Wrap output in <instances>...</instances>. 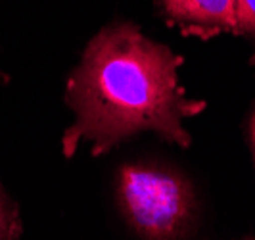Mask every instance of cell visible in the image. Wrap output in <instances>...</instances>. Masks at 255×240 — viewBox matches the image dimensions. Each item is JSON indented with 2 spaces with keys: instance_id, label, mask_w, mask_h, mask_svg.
Listing matches in <instances>:
<instances>
[{
  "instance_id": "1",
  "label": "cell",
  "mask_w": 255,
  "mask_h": 240,
  "mask_svg": "<svg viewBox=\"0 0 255 240\" xmlns=\"http://www.w3.org/2000/svg\"><path fill=\"white\" fill-rule=\"evenodd\" d=\"M180 65V56L134 23L100 29L67 79L65 104L75 121L62 139L65 158H73L83 140L100 156L140 133L188 148L192 137L182 121L200 114L205 102L186 96Z\"/></svg>"
},
{
  "instance_id": "2",
  "label": "cell",
  "mask_w": 255,
  "mask_h": 240,
  "mask_svg": "<svg viewBox=\"0 0 255 240\" xmlns=\"http://www.w3.org/2000/svg\"><path fill=\"white\" fill-rule=\"evenodd\" d=\"M115 198L128 227L140 239H182L196 221L198 204L192 183L163 165H121Z\"/></svg>"
},
{
  "instance_id": "3",
  "label": "cell",
  "mask_w": 255,
  "mask_h": 240,
  "mask_svg": "<svg viewBox=\"0 0 255 240\" xmlns=\"http://www.w3.org/2000/svg\"><path fill=\"white\" fill-rule=\"evenodd\" d=\"M163 15L188 35L236 33L234 0H159Z\"/></svg>"
},
{
  "instance_id": "4",
  "label": "cell",
  "mask_w": 255,
  "mask_h": 240,
  "mask_svg": "<svg viewBox=\"0 0 255 240\" xmlns=\"http://www.w3.org/2000/svg\"><path fill=\"white\" fill-rule=\"evenodd\" d=\"M23 233L19 208L0 183V240L19 239Z\"/></svg>"
},
{
  "instance_id": "5",
  "label": "cell",
  "mask_w": 255,
  "mask_h": 240,
  "mask_svg": "<svg viewBox=\"0 0 255 240\" xmlns=\"http://www.w3.org/2000/svg\"><path fill=\"white\" fill-rule=\"evenodd\" d=\"M234 15L238 31L255 33V0H234Z\"/></svg>"
},
{
  "instance_id": "6",
  "label": "cell",
  "mask_w": 255,
  "mask_h": 240,
  "mask_svg": "<svg viewBox=\"0 0 255 240\" xmlns=\"http://www.w3.org/2000/svg\"><path fill=\"white\" fill-rule=\"evenodd\" d=\"M250 135H252V146H254V154H255V114L252 117V125H250Z\"/></svg>"
},
{
  "instance_id": "7",
  "label": "cell",
  "mask_w": 255,
  "mask_h": 240,
  "mask_svg": "<svg viewBox=\"0 0 255 240\" xmlns=\"http://www.w3.org/2000/svg\"><path fill=\"white\" fill-rule=\"evenodd\" d=\"M8 81H10V77H8V73H4V71L0 69V87H2V85H6Z\"/></svg>"
},
{
  "instance_id": "8",
  "label": "cell",
  "mask_w": 255,
  "mask_h": 240,
  "mask_svg": "<svg viewBox=\"0 0 255 240\" xmlns=\"http://www.w3.org/2000/svg\"><path fill=\"white\" fill-rule=\"evenodd\" d=\"M252 63H254V65H255V56H254V58H252Z\"/></svg>"
}]
</instances>
